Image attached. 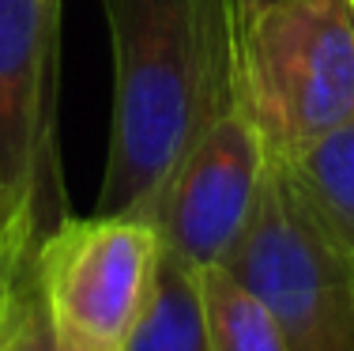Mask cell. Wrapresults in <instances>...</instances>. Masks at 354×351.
<instances>
[{
    "label": "cell",
    "instance_id": "obj_1",
    "mask_svg": "<svg viewBox=\"0 0 354 351\" xmlns=\"http://www.w3.org/2000/svg\"><path fill=\"white\" fill-rule=\"evenodd\" d=\"M113 42V114L95 212L155 219L207 98L226 0H102Z\"/></svg>",
    "mask_w": 354,
    "mask_h": 351
},
{
    "label": "cell",
    "instance_id": "obj_2",
    "mask_svg": "<svg viewBox=\"0 0 354 351\" xmlns=\"http://www.w3.org/2000/svg\"><path fill=\"white\" fill-rule=\"evenodd\" d=\"M268 163L241 76V0H226L200 125L155 215L162 246L200 269L223 264L252 219Z\"/></svg>",
    "mask_w": 354,
    "mask_h": 351
},
{
    "label": "cell",
    "instance_id": "obj_3",
    "mask_svg": "<svg viewBox=\"0 0 354 351\" xmlns=\"http://www.w3.org/2000/svg\"><path fill=\"white\" fill-rule=\"evenodd\" d=\"M241 76L272 159L354 121V0H241Z\"/></svg>",
    "mask_w": 354,
    "mask_h": 351
},
{
    "label": "cell",
    "instance_id": "obj_4",
    "mask_svg": "<svg viewBox=\"0 0 354 351\" xmlns=\"http://www.w3.org/2000/svg\"><path fill=\"white\" fill-rule=\"evenodd\" d=\"M223 264L272 310L290 351H354V269L275 159Z\"/></svg>",
    "mask_w": 354,
    "mask_h": 351
},
{
    "label": "cell",
    "instance_id": "obj_5",
    "mask_svg": "<svg viewBox=\"0 0 354 351\" xmlns=\"http://www.w3.org/2000/svg\"><path fill=\"white\" fill-rule=\"evenodd\" d=\"M162 253L158 223L132 212L64 215L35 246V280L72 351H121Z\"/></svg>",
    "mask_w": 354,
    "mask_h": 351
},
{
    "label": "cell",
    "instance_id": "obj_6",
    "mask_svg": "<svg viewBox=\"0 0 354 351\" xmlns=\"http://www.w3.org/2000/svg\"><path fill=\"white\" fill-rule=\"evenodd\" d=\"M61 0H0V189L41 193Z\"/></svg>",
    "mask_w": 354,
    "mask_h": 351
},
{
    "label": "cell",
    "instance_id": "obj_7",
    "mask_svg": "<svg viewBox=\"0 0 354 351\" xmlns=\"http://www.w3.org/2000/svg\"><path fill=\"white\" fill-rule=\"evenodd\" d=\"M121 351H212L204 310V269L162 246L147 303Z\"/></svg>",
    "mask_w": 354,
    "mask_h": 351
},
{
    "label": "cell",
    "instance_id": "obj_8",
    "mask_svg": "<svg viewBox=\"0 0 354 351\" xmlns=\"http://www.w3.org/2000/svg\"><path fill=\"white\" fill-rule=\"evenodd\" d=\"M313 212L320 231L354 269V121L275 159Z\"/></svg>",
    "mask_w": 354,
    "mask_h": 351
},
{
    "label": "cell",
    "instance_id": "obj_9",
    "mask_svg": "<svg viewBox=\"0 0 354 351\" xmlns=\"http://www.w3.org/2000/svg\"><path fill=\"white\" fill-rule=\"evenodd\" d=\"M204 310L212 351H290L272 310L226 264L204 269Z\"/></svg>",
    "mask_w": 354,
    "mask_h": 351
},
{
    "label": "cell",
    "instance_id": "obj_10",
    "mask_svg": "<svg viewBox=\"0 0 354 351\" xmlns=\"http://www.w3.org/2000/svg\"><path fill=\"white\" fill-rule=\"evenodd\" d=\"M0 351H72L61 340L35 280V253L0 287Z\"/></svg>",
    "mask_w": 354,
    "mask_h": 351
},
{
    "label": "cell",
    "instance_id": "obj_11",
    "mask_svg": "<svg viewBox=\"0 0 354 351\" xmlns=\"http://www.w3.org/2000/svg\"><path fill=\"white\" fill-rule=\"evenodd\" d=\"M38 238V197L0 189V287L30 261Z\"/></svg>",
    "mask_w": 354,
    "mask_h": 351
}]
</instances>
